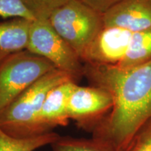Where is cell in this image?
Listing matches in <instances>:
<instances>
[{
  "label": "cell",
  "instance_id": "cell-17",
  "mask_svg": "<svg viewBox=\"0 0 151 151\" xmlns=\"http://www.w3.org/2000/svg\"><path fill=\"white\" fill-rule=\"evenodd\" d=\"M100 14H105L120 0H78Z\"/></svg>",
  "mask_w": 151,
  "mask_h": 151
},
{
  "label": "cell",
  "instance_id": "cell-1",
  "mask_svg": "<svg viewBox=\"0 0 151 151\" xmlns=\"http://www.w3.org/2000/svg\"><path fill=\"white\" fill-rule=\"evenodd\" d=\"M84 76L92 86L107 90L113 101L92 137L118 151H127L137 132L151 119V60L129 69L85 64Z\"/></svg>",
  "mask_w": 151,
  "mask_h": 151
},
{
  "label": "cell",
  "instance_id": "cell-11",
  "mask_svg": "<svg viewBox=\"0 0 151 151\" xmlns=\"http://www.w3.org/2000/svg\"><path fill=\"white\" fill-rule=\"evenodd\" d=\"M151 60V28L132 34L129 46L122 61L117 67L132 69Z\"/></svg>",
  "mask_w": 151,
  "mask_h": 151
},
{
  "label": "cell",
  "instance_id": "cell-6",
  "mask_svg": "<svg viewBox=\"0 0 151 151\" xmlns=\"http://www.w3.org/2000/svg\"><path fill=\"white\" fill-rule=\"evenodd\" d=\"M113 104V98L107 90L77 85L69 97L68 116L79 128L92 132L110 113Z\"/></svg>",
  "mask_w": 151,
  "mask_h": 151
},
{
  "label": "cell",
  "instance_id": "cell-8",
  "mask_svg": "<svg viewBox=\"0 0 151 151\" xmlns=\"http://www.w3.org/2000/svg\"><path fill=\"white\" fill-rule=\"evenodd\" d=\"M104 26L137 32L151 28V0H120L103 14Z\"/></svg>",
  "mask_w": 151,
  "mask_h": 151
},
{
  "label": "cell",
  "instance_id": "cell-4",
  "mask_svg": "<svg viewBox=\"0 0 151 151\" xmlns=\"http://www.w3.org/2000/svg\"><path fill=\"white\" fill-rule=\"evenodd\" d=\"M56 68L48 60L24 50L0 63V111L36 81Z\"/></svg>",
  "mask_w": 151,
  "mask_h": 151
},
{
  "label": "cell",
  "instance_id": "cell-12",
  "mask_svg": "<svg viewBox=\"0 0 151 151\" xmlns=\"http://www.w3.org/2000/svg\"><path fill=\"white\" fill-rule=\"evenodd\" d=\"M60 135L51 132L37 137L16 139L5 133L0 128V151H35L52 144Z\"/></svg>",
  "mask_w": 151,
  "mask_h": 151
},
{
  "label": "cell",
  "instance_id": "cell-9",
  "mask_svg": "<svg viewBox=\"0 0 151 151\" xmlns=\"http://www.w3.org/2000/svg\"><path fill=\"white\" fill-rule=\"evenodd\" d=\"M76 81L71 80L58 85L47 94L39 116V121L44 133L52 132L58 126L69 123L68 103L76 87Z\"/></svg>",
  "mask_w": 151,
  "mask_h": 151
},
{
  "label": "cell",
  "instance_id": "cell-10",
  "mask_svg": "<svg viewBox=\"0 0 151 151\" xmlns=\"http://www.w3.org/2000/svg\"><path fill=\"white\" fill-rule=\"evenodd\" d=\"M32 21L16 18L0 22V63L12 55L27 50Z\"/></svg>",
  "mask_w": 151,
  "mask_h": 151
},
{
  "label": "cell",
  "instance_id": "cell-2",
  "mask_svg": "<svg viewBox=\"0 0 151 151\" xmlns=\"http://www.w3.org/2000/svg\"><path fill=\"white\" fill-rule=\"evenodd\" d=\"M71 80L75 81L69 73L57 69L43 76L0 111V128L16 139L47 134L43 132L39 121L44 100L52 88Z\"/></svg>",
  "mask_w": 151,
  "mask_h": 151
},
{
  "label": "cell",
  "instance_id": "cell-14",
  "mask_svg": "<svg viewBox=\"0 0 151 151\" xmlns=\"http://www.w3.org/2000/svg\"><path fill=\"white\" fill-rule=\"evenodd\" d=\"M35 20H47L52 13L70 0H21Z\"/></svg>",
  "mask_w": 151,
  "mask_h": 151
},
{
  "label": "cell",
  "instance_id": "cell-16",
  "mask_svg": "<svg viewBox=\"0 0 151 151\" xmlns=\"http://www.w3.org/2000/svg\"><path fill=\"white\" fill-rule=\"evenodd\" d=\"M127 151H151V119L137 132Z\"/></svg>",
  "mask_w": 151,
  "mask_h": 151
},
{
  "label": "cell",
  "instance_id": "cell-13",
  "mask_svg": "<svg viewBox=\"0 0 151 151\" xmlns=\"http://www.w3.org/2000/svg\"><path fill=\"white\" fill-rule=\"evenodd\" d=\"M52 151H118L109 143L97 138H74L60 136L50 144Z\"/></svg>",
  "mask_w": 151,
  "mask_h": 151
},
{
  "label": "cell",
  "instance_id": "cell-15",
  "mask_svg": "<svg viewBox=\"0 0 151 151\" xmlns=\"http://www.w3.org/2000/svg\"><path fill=\"white\" fill-rule=\"evenodd\" d=\"M0 17L3 18H21L35 20L21 0H0Z\"/></svg>",
  "mask_w": 151,
  "mask_h": 151
},
{
  "label": "cell",
  "instance_id": "cell-3",
  "mask_svg": "<svg viewBox=\"0 0 151 151\" xmlns=\"http://www.w3.org/2000/svg\"><path fill=\"white\" fill-rule=\"evenodd\" d=\"M48 21L81 61L90 43L104 27L103 14L78 0H70L55 11Z\"/></svg>",
  "mask_w": 151,
  "mask_h": 151
},
{
  "label": "cell",
  "instance_id": "cell-7",
  "mask_svg": "<svg viewBox=\"0 0 151 151\" xmlns=\"http://www.w3.org/2000/svg\"><path fill=\"white\" fill-rule=\"evenodd\" d=\"M132 32L123 28L104 26L85 52V64L117 66L127 51Z\"/></svg>",
  "mask_w": 151,
  "mask_h": 151
},
{
  "label": "cell",
  "instance_id": "cell-5",
  "mask_svg": "<svg viewBox=\"0 0 151 151\" xmlns=\"http://www.w3.org/2000/svg\"><path fill=\"white\" fill-rule=\"evenodd\" d=\"M27 50L48 60L56 69L69 73L76 81L84 76V65L80 58L57 33L48 20H33Z\"/></svg>",
  "mask_w": 151,
  "mask_h": 151
}]
</instances>
